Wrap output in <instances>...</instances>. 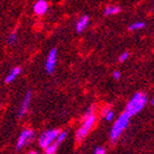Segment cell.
Masks as SVG:
<instances>
[{
	"label": "cell",
	"instance_id": "22",
	"mask_svg": "<svg viewBox=\"0 0 154 154\" xmlns=\"http://www.w3.org/2000/svg\"><path fill=\"white\" fill-rule=\"evenodd\" d=\"M150 103H151V105L153 106V103H154V99H151V101H150Z\"/></svg>",
	"mask_w": 154,
	"mask_h": 154
},
{
	"label": "cell",
	"instance_id": "15",
	"mask_svg": "<svg viewBox=\"0 0 154 154\" xmlns=\"http://www.w3.org/2000/svg\"><path fill=\"white\" fill-rule=\"evenodd\" d=\"M67 137V131H59L58 135H57L56 139H55V142H56L57 144L62 143L63 141H65V139H66Z\"/></svg>",
	"mask_w": 154,
	"mask_h": 154
},
{
	"label": "cell",
	"instance_id": "17",
	"mask_svg": "<svg viewBox=\"0 0 154 154\" xmlns=\"http://www.w3.org/2000/svg\"><path fill=\"white\" fill-rule=\"evenodd\" d=\"M95 113H96V107H95V105H93L88 109V111H86V113H85L84 118H88V116H92V114H95Z\"/></svg>",
	"mask_w": 154,
	"mask_h": 154
},
{
	"label": "cell",
	"instance_id": "19",
	"mask_svg": "<svg viewBox=\"0 0 154 154\" xmlns=\"http://www.w3.org/2000/svg\"><path fill=\"white\" fill-rule=\"evenodd\" d=\"M94 154H106V150L103 148H101V146H98L97 149L95 150V152H94Z\"/></svg>",
	"mask_w": 154,
	"mask_h": 154
},
{
	"label": "cell",
	"instance_id": "8",
	"mask_svg": "<svg viewBox=\"0 0 154 154\" xmlns=\"http://www.w3.org/2000/svg\"><path fill=\"white\" fill-rule=\"evenodd\" d=\"M48 8H49V5L45 0H39L33 5V11L37 15H43L44 13L48 11Z\"/></svg>",
	"mask_w": 154,
	"mask_h": 154
},
{
	"label": "cell",
	"instance_id": "20",
	"mask_svg": "<svg viewBox=\"0 0 154 154\" xmlns=\"http://www.w3.org/2000/svg\"><path fill=\"white\" fill-rule=\"evenodd\" d=\"M113 78H114V79L116 80H119L120 79V78H121V72L120 71H118V70H116V71L113 72Z\"/></svg>",
	"mask_w": 154,
	"mask_h": 154
},
{
	"label": "cell",
	"instance_id": "18",
	"mask_svg": "<svg viewBox=\"0 0 154 154\" xmlns=\"http://www.w3.org/2000/svg\"><path fill=\"white\" fill-rule=\"evenodd\" d=\"M129 57V53L128 52H124V53H122L121 55H120V57H119V62H125V60H127Z\"/></svg>",
	"mask_w": 154,
	"mask_h": 154
},
{
	"label": "cell",
	"instance_id": "5",
	"mask_svg": "<svg viewBox=\"0 0 154 154\" xmlns=\"http://www.w3.org/2000/svg\"><path fill=\"white\" fill-rule=\"evenodd\" d=\"M57 64V50L52 49L50 51L49 55H48V58H46L45 63V70L48 73H53L55 70V67Z\"/></svg>",
	"mask_w": 154,
	"mask_h": 154
},
{
	"label": "cell",
	"instance_id": "13",
	"mask_svg": "<svg viewBox=\"0 0 154 154\" xmlns=\"http://www.w3.org/2000/svg\"><path fill=\"white\" fill-rule=\"evenodd\" d=\"M146 27V23L144 22H136V23H133L129 25L128 29L131 31H136L139 30V29H142Z\"/></svg>",
	"mask_w": 154,
	"mask_h": 154
},
{
	"label": "cell",
	"instance_id": "10",
	"mask_svg": "<svg viewBox=\"0 0 154 154\" xmlns=\"http://www.w3.org/2000/svg\"><path fill=\"white\" fill-rule=\"evenodd\" d=\"M21 71H22L21 67H15V68H13V69L11 70L10 73L7 75V78H5V82L7 83V84L13 82V81L15 80V78L17 77L20 73H21Z\"/></svg>",
	"mask_w": 154,
	"mask_h": 154
},
{
	"label": "cell",
	"instance_id": "6",
	"mask_svg": "<svg viewBox=\"0 0 154 154\" xmlns=\"http://www.w3.org/2000/svg\"><path fill=\"white\" fill-rule=\"evenodd\" d=\"M33 136H35V133H33L32 129H30V128L24 129V131L21 133V135H20V137H18V139H17L16 149L21 150L22 148H23V146L29 141V140H31V139L33 138Z\"/></svg>",
	"mask_w": 154,
	"mask_h": 154
},
{
	"label": "cell",
	"instance_id": "9",
	"mask_svg": "<svg viewBox=\"0 0 154 154\" xmlns=\"http://www.w3.org/2000/svg\"><path fill=\"white\" fill-rule=\"evenodd\" d=\"M88 22H90V17L88 15H84L82 17L80 18L79 21H78L77 25H75V29H77V32L81 33L83 30H84L88 25Z\"/></svg>",
	"mask_w": 154,
	"mask_h": 154
},
{
	"label": "cell",
	"instance_id": "3",
	"mask_svg": "<svg viewBox=\"0 0 154 154\" xmlns=\"http://www.w3.org/2000/svg\"><path fill=\"white\" fill-rule=\"evenodd\" d=\"M96 121H97V118H96L95 114H92V116H88V118H84V121H83L82 125L80 126L79 129L75 133V141L81 142L85 137L88 136V133L93 129V127L95 126Z\"/></svg>",
	"mask_w": 154,
	"mask_h": 154
},
{
	"label": "cell",
	"instance_id": "4",
	"mask_svg": "<svg viewBox=\"0 0 154 154\" xmlns=\"http://www.w3.org/2000/svg\"><path fill=\"white\" fill-rule=\"evenodd\" d=\"M58 133L59 129H50V131L43 133L40 136V138H39V146H41L42 149H45L49 144H51L52 142L55 141Z\"/></svg>",
	"mask_w": 154,
	"mask_h": 154
},
{
	"label": "cell",
	"instance_id": "23",
	"mask_svg": "<svg viewBox=\"0 0 154 154\" xmlns=\"http://www.w3.org/2000/svg\"><path fill=\"white\" fill-rule=\"evenodd\" d=\"M44 154H45V153H44Z\"/></svg>",
	"mask_w": 154,
	"mask_h": 154
},
{
	"label": "cell",
	"instance_id": "7",
	"mask_svg": "<svg viewBox=\"0 0 154 154\" xmlns=\"http://www.w3.org/2000/svg\"><path fill=\"white\" fill-rule=\"evenodd\" d=\"M30 101H31V92L30 91H28V92L26 93L25 98H24L21 108H20V112H18V116H20V118H23V116L26 114V112L28 111Z\"/></svg>",
	"mask_w": 154,
	"mask_h": 154
},
{
	"label": "cell",
	"instance_id": "14",
	"mask_svg": "<svg viewBox=\"0 0 154 154\" xmlns=\"http://www.w3.org/2000/svg\"><path fill=\"white\" fill-rule=\"evenodd\" d=\"M57 148H58V144L56 143V142H52L51 144H49V146H46L45 149V154H55L57 151Z\"/></svg>",
	"mask_w": 154,
	"mask_h": 154
},
{
	"label": "cell",
	"instance_id": "16",
	"mask_svg": "<svg viewBox=\"0 0 154 154\" xmlns=\"http://www.w3.org/2000/svg\"><path fill=\"white\" fill-rule=\"evenodd\" d=\"M16 41H17V35H16V32H12L10 36H9V38H8L9 44L13 45V44L16 43Z\"/></svg>",
	"mask_w": 154,
	"mask_h": 154
},
{
	"label": "cell",
	"instance_id": "12",
	"mask_svg": "<svg viewBox=\"0 0 154 154\" xmlns=\"http://www.w3.org/2000/svg\"><path fill=\"white\" fill-rule=\"evenodd\" d=\"M103 118H105L106 120H107V121H109V122L112 121L113 119H114V112H113L110 108H108V107L103 110Z\"/></svg>",
	"mask_w": 154,
	"mask_h": 154
},
{
	"label": "cell",
	"instance_id": "11",
	"mask_svg": "<svg viewBox=\"0 0 154 154\" xmlns=\"http://www.w3.org/2000/svg\"><path fill=\"white\" fill-rule=\"evenodd\" d=\"M120 11H121V8H120L119 5H108V7L105 9L103 13H105V15L110 16V15H116Z\"/></svg>",
	"mask_w": 154,
	"mask_h": 154
},
{
	"label": "cell",
	"instance_id": "21",
	"mask_svg": "<svg viewBox=\"0 0 154 154\" xmlns=\"http://www.w3.org/2000/svg\"><path fill=\"white\" fill-rule=\"evenodd\" d=\"M28 154H38V153H37L36 151H30V152H29Z\"/></svg>",
	"mask_w": 154,
	"mask_h": 154
},
{
	"label": "cell",
	"instance_id": "1",
	"mask_svg": "<svg viewBox=\"0 0 154 154\" xmlns=\"http://www.w3.org/2000/svg\"><path fill=\"white\" fill-rule=\"evenodd\" d=\"M146 103H148V96H146V94H144L142 92H138L131 98V100L128 101L124 111L131 118V116H134L138 112H140L146 107Z\"/></svg>",
	"mask_w": 154,
	"mask_h": 154
},
{
	"label": "cell",
	"instance_id": "2",
	"mask_svg": "<svg viewBox=\"0 0 154 154\" xmlns=\"http://www.w3.org/2000/svg\"><path fill=\"white\" fill-rule=\"evenodd\" d=\"M129 119H131V116H129L125 111L116 119V121L113 124L112 129H111V133H110V139L112 143H114V142L118 140L119 137L121 136L122 133H123L126 129V127L128 126Z\"/></svg>",
	"mask_w": 154,
	"mask_h": 154
}]
</instances>
